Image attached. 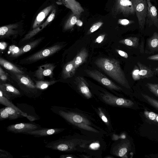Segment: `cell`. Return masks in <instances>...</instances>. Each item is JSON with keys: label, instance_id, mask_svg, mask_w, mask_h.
Here are the masks:
<instances>
[{"label": "cell", "instance_id": "6da1fadb", "mask_svg": "<svg viewBox=\"0 0 158 158\" xmlns=\"http://www.w3.org/2000/svg\"><path fill=\"white\" fill-rule=\"evenodd\" d=\"M94 63L117 83L126 88H130L128 82L118 60L113 58L100 57L97 59Z\"/></svg>", "mask_w": 158, "mask_h": 158}, {"label": "cell", "instance_id": "7a4b0ae2", "mask_svg": "<svg viewBox=\"0 0 158 158\" xmlns=\"http://www.w3.org/2000/svg\"><path fill=\"white\" fill-rule=\"evenodd\" d=\"M102 97L106 103L110 105L136 109L139 108L138 104L133 101L116 97L108 93H105Z\"/></svg>", "mask_w": 158, "mask_h": 158}, {"label": "cell", "instance_id": "3957f363", "mask_svg": "<svg viewBox=\"0 0 158 158\" xmlns=\"http://www.w3.org/2000/svg\"><path fill=\"white\" fill-rule=\"evenodd\" d=\"M138 19L139 28L143 29L146 22L148 4L146 0H132Z\"/></svg>", "mask_w": 158, "mask_h": 158}, {"label": "cell", "instance_id": "277c9868", "mask_svg": "<svg viewBox=\"0 0 158 158\" xmlns=\"http://www.w3.org/2000/svg\"><path fill=\"white\" fill-rule=\"evenodd\" d=\"M89 77L110 89L120 90L122 89L99 71L96 70L86 69L84 70Z\"/></svg>", "mask_w": 158, "mask_h": 158}, {"label": "cell", "instance_id": "5b68a950", "mask_svg": "<svg viewBox=\"0 0 158 158\" xmlns=\"http://www.w3.org/2000/svg\"><path fill=\"white\" fill-rule=\"evenodd\" d=\"M41 126L35 123H20L10 125L6 128L8 132L23 134L28 131L41 128Z\"/></svg>", "mask_w": 158, "mask_h": 158}, {"label": "cell", "instance_id": "8992f818", "mask_svg": "<svg viewBox=\"0 0 158 158\" xmlns=\"http://www.w3.org/2000/svg\"><path fill=\"white\" fill-rule=\"evenodd\" d=\"M115 8L117 12L122 13L125 16L135 13L132 0H116Z\"/></svg>", "mask_w": 158, "mask_h": 158}, {"label": "cell", "instance_id": "52a82bcc", "mask_svg": "<svg viewBox=\"0 0 158 158\" xmlns=\"http://www.w3.org/2000/svg\"><path fill=\"white\" fill-rule=\"evenodd\" d=\"M63 45L56 44L48 48L32 55L26 59V60L32 62L46 58L60 50Z\"/></svg>", "mask_w": 158, "mask_h": 158}, {"label": "cell", "instance_id": "ba28073f", "mask_svg": "<svg viewBox=\"0 0 158 158\" xmlns=\"http://www.w3.org/2000/svg\"><path fill=\"white\" fill-rule=\"evenodd\" d=\"M64 129L61 128H43L31 130L23 134L32 135L35 137L49 136L58 134L63 131Z\"/></svg>", "mask_w": 158, "mask_h": 158}, {"label": "cell", "instance_id": "9c48e42d", "mask_svg": "<svg viewBox=\"0 0 158 158\" xmlns=\"http://www.w3.org/2000/svg\"><path fill=\"white\" fill-rule=\"evenodd\" d=\"M0 89L3 95L10 101L21 96L20 92L17 89L9 84H1Z\"/></svg>", "mask_w": 158, "mask_h": 158}, {"label": "cell", "instance_id": "30bf717a", "mask_svg": "<svg viewBox=\"0 0 158 158\" xmlns=\"http://www.w3.org/2000/svg\"><path fill=\"white\" fill-rule=\"evenodd\" d=\"M148 4L146 22L148 24H153L158 28V16L156 7L150 0H146Z\"/></svg>", "mask_w": 158, "mask_h": 158}, {"label": "cell", "instance_id": "8fae6325", "mask_svg": "<svg viewBox=\"0 0 158 158\" xmlns=\"http://www.w3.org/2000/svg\"><path fill=\"white\" fill-rule=\"evenodd\" d=\"M75 83L80 92L87 98H91L92 95L86 80L82 77L78 76L75 79Z\"/></svg>", "mask_w": 158, "mask_h": 158}, {"label": "cell", "instance_id": "7c38bea8", "mask_svg": "<svg viewBox=\"0 0 158 158\" xmlns=\"http://www.w3.org/2000/svg\"><path fill=\"white\" fill-rule=\"evenodd\" d=\"M56 13V9H53L44 22L41 25L30 31L23 38L22 41H25L30 39L44 29L53 20L55 16Z\"/></svg>", "mask_w": 158, "mask_h": 158}, {"label": "cell", "instance_id": "4fadbf2b", "mask_svg": "<svg viewBox=\"0 0 158 158\" xmlns=\"http://www.w3.org/2000/svg\"><path fill=\"white\" fill-rule=\"evenodd\" d=\"M55 66L51 63L46 64L40 66L35 72L36 77L39 79H42L44 77L48 76L52 77Z\"/></svg>", "mask_w": 158, "mask_h": 158}, {"label": "cell", "instance_id": "5bb4252c", "mask_svg": "<svg viewBox=\"0 0 158 158\" xmlns=\"http://www.w3.org/2000/svg\"><path fill=\"white\" fill-rule=\"evenodd\" d=\"M62 4L70 9L78 19L79 18L81 13L84 11L81 4L76 0H64Z\"/></svg>", "mask_w": 158, "mask_h": 158}, {"label": "cell", "instance_id": "9a60e30c", "mask_svg": "<svg viewBox=\"0 0 158 158\" xmlns=\"http://www.w3.org/2000/svg\"><path fill=\"white\" fill-rule=\"evenodd\" d=\"M19 24L15 23L1 27L0 28V38L7 37L17 33Z\"/></svg>", "mask_w": 158, "mask_h": 158}, {"label": "cell", "instance_id": "2e32d148", "mask_svg": "<svg viewBox=\"0 0 158 158\" xmlns=\"http://www.w3.org/2000/svg\"><path fill=\"white\" fill-rule=\"evenodd\" d=\"M53 7V5L49 6L43 9L38 14L32 25L33 29L40 25Z\"/></svg>", "mask_w": 158, "mask_h": 158}, {"label": "cell", "instance_id": "e0dca14e", "mask_svg": "<svg viewBox=\"0 0 158 158\" xmlns=\"http://www.w3.org/2000/svg\"><path fill=\"white\" fill-rule=\"evenodd\" d=\"M88 56V52L85 48H83L81 50L73 59L76 69L86 61Z\"/></svg>", "mask_w": 158, "mask_h": 158}, {"label": "cell", "instance_id": "ac0fdd59", "mask_svg": "<svg viewBox=\"0 0 158 158\" xmlns=\"http://www.w3.org/2000/svg\"><path fill=\"white\" fill-rule=\"evenodd\" d=\"M76 70L73 60L67 63L64 66L62 72L63 79H65L72 77L75 73Z\"/></svg>", "mask_w": 158, "mask_h": 158}, {"label": "cell", "instance_id": "d6986e66", "mask_svg": "<svg viewBox=\"0 0 158 158\" xmlns=\"http://www.w3.org/2000/svg\"><path fill=\"white\" fill-rule=\"evenodd\" d=\"M0 103L5 106L11 107L20 112L24 117L27 118V114L23 112L19 107L13 104L10 100L5 97L3 95L1 90H0Z\"/></svg>", "mask_w": 158, "mask_h": 158}, {"label": "cell", "instance_id": "ffe728a7", "mask_svg": "<svg viewBox=\"0 0 158 158\" xmlns=\"http://www.w3.org/2000/svg\"><path fill=\"white\" fill-rule=\"evenodd\" d=\"M137 64L139 69V74L142 78H149L153 77L154 72L150 68L139 61Z\"/></svg>", "mask_w": 158, "mask_h": 158}, {"label": "cell", "instance_id": "44dd1931", "mask_svg": "<svg viewBox=\"0 0 158 158\" xmlns=\"http://www.w3.org/2000/svg\"><path fill=\"white\" fill-rule=\"evenodd\" d=\"M140 101L148 104L158 111V100L147 94L141 93Z\"/></svg>", "mask_w": 158, "mask_h": 158}, {"label": "cell", "instance_id": "7402d4cb", "mask_svg": "<svg viewBox=\"0 0 158 158\" xmlns=\"http://www.w3.org/2000/svg\"><path fill=\"white\" fill-rule=\"evenodd\" d=\"M15 75L20 82L28 88L31 89H36L35 85L28 77L19 73H16Z\"/></svg>", "mask_w": 158, "mask_h": 158}, {"label": "cell", "instance_id": "603a6c76", "mask_svg": "<svg viewBox=\"0 0 158 158\" xmlns=\"http://www.w3.org/2000/svg\"><path fill=\"white\" fill-rule=\"evenodd\" d=\"M0 64L5 68L15 73L20 74L23 73V72L17 67L2 58H0Z\"/></svg>", "mask_w": 158, "mask_h": 158}, {"label": "cell", "instance_id": "cb8c5ba5", "mask_svg": "<svg viewBox=\"0 0 158 158\" xmlns=\"http://www.w3.org/2000/svg\"><path fill=\"white\" fill-rule=\"evenodd\" d=\"M43 38L37 39L25 45L23 47L19 48L18 52L15 54V56H19L25 52L30 51L31 49L36 46L42 40Z\"/></svg>", "mask_w": 158, "mask_h": 158}, {"label": "cell", "instance_id": "d4e9b609", "mask_svg": "<svg viewBox=\"0 0 158 158\" xmlns=\"http://www.w3.org/2000/svg\"><path fill=\"white\" fill-rule=\"evenodd\" d=\"M148 48L152 50H158V33L155 32L148 41Z\"/></svg>", "mask_w": 158, "mask_h": 158}, {"label": "cell", "instance_id": "484cf974", "mask_svg": "<svg viewBox=\"0 0 158 158\" xmlns=\"http://www.w3.org/2000/svg\"><path fill=\"white\" fill-rule=\"evenodd\" d=\"M139 39L136 37H130L119 40V43L131 47H135L139 44Z\"/></svg>", "mask_w": 158, "mask_h": 158}, {"label": "cell", "instance_id": "4316f807", "mask_svg": "<svg viewBox=\"0 0 158 158\" xmlns=\"http://www.w3.org/2000/svg\"><path fill=\"white\" fill-rule=\"evenodd\" d=\"M77 16L73 13L69 18L64 24L63 30L67 31L73 28L76 24L77 20Z\"/></svg>", "mask_w": 158, "mask_h": 158}, {"label": "cell", "instance_id": "83f0119b", "mask_svg": "<svg viewBox=\"0 0 158 158\" xmlns=\"http://www.w3.org/2000/svg\"><path fill=\"white\" fill-rule=\"evenodd\" d=\"M143 113L147 120L153 123H155L156 125H158V114L146 110H144Z\"/></svg>", "mask_w": 158, "mask_h": 158}, {"label": "cell", "instance_id": "f1b7e54d", "mask_svg": "<svg viewBox=\"0 0 158 158\" xmlns=\"http://www.w3.org/2000/svg\"><path fill=\"white\" fill-rule=\"evenodd\" d=\"M5 108L9 115V119H15L24 117L20 112L15 109L8 106H6Z\"/></svg>", "mask_w": 158, "mask_h": 158}, {"label": "cell", "instance_id": "f546056e", "mask_svg": "<svg viewBox=\"0 0 158 158\" xmlns=\"http://www.w3.org/2000/svg\"><path fill=\"white\" fill-rule=\"evenodd\" d=\"M56 81H37L36 82L35 86L36 89L43 90L47 88L49 86L55 83Z\"/></svg>", "mask_w": 158, "mask_h": 158}, {"label": "cell", "instance_id": "4dcf8cb0", "mask_svg": "<svg viewBox=\"0 0 158 158\" xmlns=\"http://www.w3.org/2000/svg\"><path fill=\"white\" fill-rule=\"evenodd\" d=\"M146 85L149 91L155 96L158 98V84L147 83Z\"/></svg>", "mask_w": 158, "mask_h": 158}, {"label": "cell", "instance_id": "1f68e13d", "mask_svg": "<svg viewBox=\"0 0 158 158\" xmlns=\"http://www.w3.org/2000/svg\"><path fill=\"white\" fill-rule=\"evenodd\" d=\"M103 23L102 22H98L93 24L87 32L86 35L90 34L98 30Z\"/></svg>", "mask_w": 158, "mask_h": 158}, {"label": "cell", "instance_id": "d6a6232c", "mask_svg": "<svg viewBox=\"0 0 158 158\" xmlns=\"http://www.w3.org/2000/svg\"><path fill=\"white\" fill-rule=\"evenodd\" d=\"M0 121H2L9 118V115L5 107L2 108L0 110Z\"/></svg>", "mask_w": 158, "mask_h": 158}, {"label": "cell", "instance_id": "836d02e7", "mask_svg": "<svg viewBox=\"0 0 158 158\" xmlns=\"http://www.w3.org/2000/svg\"><path fill=\"white\" fill-rule=\"evenodd\" d=\"M128 150V144H124L119 149L118 155L119 156L122 157L124 156L127 152Z\"/></svg>", "mask_w": 158, "mask_h": 158}, {"label": "cell", "instance_id": "e575fe53", "mask_svg": "<svg viewBox=\"0 0 158 158\" xmlns=\"http://www.w3.org/2000/svg\"><path fill=\"white\" fill-rule=\"evenodd\" d=\"M0 157L12 158L13 157L12 155L8 152L2 149H0Z\"/></svg>", "mask_w": 158, "mask_h": 158}, {"label": "cell", "instance_id": "d590c367", "mask_svg": "<svg viewBox=\"0 0 158 158\" xmlns=\"http://www.w3.org/2000/svg\"><path fill=\"white\" fill-rule=\"evenodd\" d=\"M134 22L133 21L129 20L126 19H120L118 20V23L121 25L126 26Z\"/></svg>", "mask_w": 158, "mask_h": 158}, {"label": "cell", "instance_id": "8d00e7d4", "mask_svg": "<svg viewBox=\"0 0 158 158\" xmlns=\"http://www.w3.org/2000/svg\"><path fill=\"white\" fill-rule=\"evenodd\" d=\"M139 70L138 69H134L132 72V77L133 79L135 80L139 79L141 77L139 74Z\"/></svg>", "mask_w": 158, "mask_h": 158}, {"label": "cell", "instance_id": "74e56055", "mask_svg": "<svg viewBox=\"0 0 158 158\" xmlns=\"http://www.w3.org/2000/svg\"><path fill=\"white\" fill-rule=\"evenodd\" d=\"M105 36V34H102L99 35L95 40V43L98 44L101 43L103 41Z\"/></svg>", "mask_w": 158, "mask_h": 158}, {"label": "cell", "instance_id": "f35d334b", "mask_svg": "<svg viewBox=\"0 0 158 158\" xmlns=\"http://www.w3.org/2000/svg\"><path fill=\"white\" fill-rule=\"evenodd\" d=\"M116 50L118 53L121 56L125 58H128V55L127 52L119 49H116Z\"/></svg>", "mask_w": 158, "mask_h": 158}, {"label": "cell", "instance_id": "ab89813d", "mask_svg": "<svg viewBox=\"0 0 158 158\" xmlns=\"http://www.w3.org/2000/svg\"><path fill=\"white\" fill-rule=\"evenodd\" d=\"M147 59L152 60H158V54L151 56L147 58Z\"/></svg>", "mask_w": 158, "mask_h": 158}, {"label": "cell", "instance_id": "60d3db41", "mask_svg": "<svg viewBox=\"0 0 158 158\" xmlns=\"http://www.w3.org/2000/svg\"><path fill=\"white\" fill-rule=\"evenodd\" d=\"M100 147V145L99 143H92L90 145V147L92 149H97Z\"/></svg>", "mask_w": 158, "mask_h": 158}, {"label": "cell", "instance_id": "b9f144b4", "mask_svg": "<svg viewBox=\"0 0 158 158\" xmlns=\"http://www.w3.org/2000/svg\"><path fill=\"white\" fill-rule=\"evenodd\" d=\"M100 116L102 121L105 123H108V120L106 117L103 114L102 112L100 113Z\"/></svg>", "mask_w": 158, "mask_h": 158}, {"label": "cell", "instance_id": "7bdbcfd3", "mask_svg": "<svg viewBox=\"0 0 158 158\" xmlns=\"http://www.w3.org/2000/svg\"><path fill=\"white\" fill-rule=\"evenodd\" d=\"M0 79L3 81H5L7 79V76L5 74L1 75H0Z\"/></svg>", "mask_w": 158, "mask_h": 158}, {"label": "cell", "instance_id": "ee69618b", "mask_svg": "<svg viewBox=\"0 0 158 158\" xmlns=\"http://www.w3.org/2000/svg\"><path fill=\"white\" fill-rule=\"evenodd\" d=\"M83 24V22L80 20L78 19L76 22V24L78 26L81 27Z\"/></svg>", "mask_w": 158, "mask_h": 158}, {"label": "cell", "instance_id": "f6af8a7d", "mask_svg": "<svg viewBox=\"0 0 158 158\" xmlns=\"http://www.w3.org/2000/svg\"><path fill=\"white\" fill-rule=\"evenodd\" d=\"M5 74V72L3 71L1 67L0 68V75Z\"/></svg>", "mask_w": 158, "mask_h": 158}, {"label": "cell", "instance_id": "bcb514c9", "mask_svg": "<svg viewBox=\"0 0 158 158\" xmlns=\"http://www.w3.org/2000/svg\"><path fill=\"white\" fill-rule=\"evenodd\" d=\"M59 2H62V3L63 2L64 0H58Z\"/></svg>", "mask_w": 158, "mask_h": 158}, {"label": "cell", "instance_id": "7dc6e473", "mask_svg": "<svg viewBox=\"0 0 158 158\" xmlns=\"http://www.w3.org/2000/svg\"><path fill=\"white\" fill-rule=\"evenodd\" d=\"M156 71L158 74V68L156 69Z\"/></svg>", "mask_w": 158, "mask_h": 158}, {"label": "cell", "instance_id": "c3c4849f", "mask_svg": "<svg viewBox=\"0 0 158 158\" xmlns=\"http://www.w3.org/2000/svg\"><path fill=\"white\" fill-rule=\"evenodd\" d=\"M158 156L157 157H156L158 158V156Z\"/></svg>", "mask_w": 158, "mask_h": 158}]
</instances>
